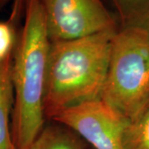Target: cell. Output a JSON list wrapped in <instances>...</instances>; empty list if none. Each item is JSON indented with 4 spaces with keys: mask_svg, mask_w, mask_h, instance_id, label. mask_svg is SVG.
<instances>
[{
    "mask_svg": "<svg viewBox=\"0 0 149 149\" xmlns=\"http://www.w3.org/2000/svg\"><path fill=\"white\" fill-rule=\"evenodd\" d=\"M52 121L71 129L94 149H123V133L129 122L102 99L67 109Z\"/></svg>",
    "mask_w": 149,
    "mask_h": 149,
    "instance_id": "cell-5",
    "label": "cell"
},
{
    "mask_svg": "<svg viewBox=\"0 0 149 149\" xmlns=\"http://www.w3.org/2000/svg\"><path fill=\"white\" fill-rule=\"evenodd\" d=\"M121 27L142 26L149 28V0H112Z\"/></svg>",
    "mask_w": 149,
    "mask_h": 149,
    "instance_id": "cell-8",
    "label": "cell"
},
{
    "mask_svg": "<svg viewBox=\"0 0 149 149\" xmlns=\"http://www.w3.org/2000/svg\"><path fill=\"white\" fill-rule=\"evenodd\" d=\"M24 15L12 63L11 128L16 149L27 148L45 126L43 100L51 46L42 1L27 0Z\"/></svg>",
    "mask_w": 149,
    "mask_h": 149,
    "instance_id": "cell-2",
    "label": "cell"
},
{
    "mask_svg": "<svg viewBox=\"0 0 149 149\" xmlns=\"http://www.w3.org/2000/svg\"><path fill=\"white\" fill-rule=\"evenodd\" d=\"M15 24L10 19L0 21V64L13 61L18 39Z\"/></svg>",
    "mask_w": 149,
    "mask_h": 149,
    "instance_id": "cell-10",
    "label": "cell"
},
{
    "mask_svg": "<svg viewBox=\"0 0 149 149\" xmlns=\"http://www.w3.org/2000/svg\"><path fill=\"white\" fill-rule=\"evenodd\" d=\"M3 1H5V0H0V3H1L2 2H3Z\"/></svg>",
    "mask_w": 149,
    "mask_h": 149,
    "instance_id": "cell-12",
    "label": "cell"
},
{
    "mask_svg": "<svg viewBox=\"0 0 149 149\" xmlns=\"http://www.w3.org/2000/svg\"><path fill=\"white\" fill-rule=\"evenodd\" d=\"M101 99L129 121L149 106V28L119 27L112 38Z\"/></svg>",
    "mask_w": 149,
    "mask_h": 149,
    "instance_id": "cell-3",
    "label": "cell"
},
{
    "mask_svg": "<svg viewBox=\"0 0 149 149\" xmlns=\"http://www.w3.org/2000/svg\"><path fill=\"white\" fill-rule=\"evenodd\" d=\"M12 63L9 61L0 64V149H16L11 128L14 105Z\"/></svg>",
    "mask_w": 149,
    "mask_h": 149,
    "instance_id": "cell-6",
    "label": "cell"
},
{
    "mask_svg": "<svg viewBox=\"0 0 149 149\" xmlns=\"http://www.w3.org/2000/svg\"><path fill=\"white\" fill-rule=\"evenodd\" d=\"M52 42L118 29L101 0H41Z\"/></svg>",
    "mask_w": 149,
    "mask_h": 149,
    "instance_id": "cell-4",
    "label": "cell"
},
{
    "mask_svg": "<svg viewBox=\"0 0 149 149\" xmlns=\"http://www.w3.org/2000/svg\"><path fill=\"white\" fill-rule=\"evenodd\" d=\"M115 32L51 42L43 100L46 120L71 107L101 99Z\"/></svg>",
    "mask_w": 149,
    "mask_h": 149,
    "instance_id": "cell-1",
    "label": "cell"
},
{
    "mask_svg": "<svg viewBox=\"0 0 149 149\" xmlns=\"http://www.w3.org/2000/svg\"><path fill=\"white\" fill-rule=\"evenodd\" d=\"M123 143V149H149V106L128 122Z\"/></svg>",
    "mask_w": 149,
    "mask_h": 149,
    "instance_id": "cell-9",
    "label": "cell"
},
{
    "mask_svg": "<svg viewBox=\"0 0 149 149\" xmlns=\"http://www.w3.org/2000/svg\"><path fill=\"white\" fill-rule=\"evenodd\" d=\"M53 122V121H52ZM26 149H86L83 139L58 123L45 125Z\"/></svg>",
    "mask_w": 149,
    "mask_h": 149,
    "instance_id": "cell-7",
    "label": "cell"
},
{
    "mask_svg": "<svg viewBox=\"0 0 149 149\" xmlns=\"http://www.w3.org/2000/svg\"><path fill=\"white\" fill-rule=\"evenodd\" d=\"M26 3L27 0H13V6L12 8V13L9 19L17 22L22 14L24 13Z\"/></svg>",
    "mask_w": 149,
    "mask_h": 149,
    "instance_id": "cell-11",
    "label": "cell"
}]
</instances>
